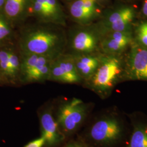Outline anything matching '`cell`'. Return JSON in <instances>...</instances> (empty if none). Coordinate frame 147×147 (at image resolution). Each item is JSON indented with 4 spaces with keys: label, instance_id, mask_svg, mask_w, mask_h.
I'll return each mask as SVG.
<instances>
[{
    "label": "cell",
    "instance_id": "1",
    "mask_svg": "<svg viewBox=\"0 0 147 147\" xmlns=\"http://www.w3.org/2000/svg\"><path fill=\"white\" fill-rule=\"evenodd\" d=\"M62 27L42 22L25 28L19 42L20 53L55 59L64 53L67 45V36Z\"/></svg>",
    "mask_w": 147,
    "mask_h": 147
},
{
    "label": "cell",
    "instance_id": "2",
    "mask_svg": "<svg viewBox=\"0 0 147 147\" xmlns=\"http://www.w3.org/2000/svg\"><path fill=\"white\" fill-rule=\"evenodd\" d=\"M100 34L96 29L79 28L70 32L67 37V45L71 55H89L94 53L100 44Z\"/></svg>",
    "mask_w": 147,
    "mask_h": 147
},
{
    "label": "cell",
    "instance_id": "3",
    "mask_svg": "<svg viewBox=\"0 0 147 147\" xmlns=\"http://www.w3.org/2000/svg\"><path fill=\"white\" fill-rule=\"evenodd\" d=\"M134 18V9L122 7L107 16L96 29L102 36L111 32L130 31Z\"/></svg>",
    "mask_w": 147,
    "mask_h": 147
},
{
    "label": "cell",
    "instance_id": "4",
    "mask_svg": "<svg viewBox=\"0 0 147 147\" xmlns=\"http://www.w3.org/2000/svg\"><path fill=\"white\" fill-rule=\"evenodd\" d=\"M121 63L115 57L100 58L98 67L93 76V86L102 90L111 88L121 73Z\"/></svg>",
    "mask_w": 147,
    "mask_h": 147
},
{
    "label": "cell",
    "instance_id": "5",
    "mask_svg": "<svg viewBox=\"0 0 147 147\" xmlns=\"http://www.w3.org/2000/svg\"><path fill=\"white\" fill-rule=\"evenodd\" d=\"M85 112V107L82 101L74 98L61 107L57 123L64 131H73L84 120Z\"/></svg>",
    "mask_w": 147,
    "mask_h": 147
},
{
    "label": "cell",
    "instance_id": "6",
    "mask_svg": "<svg viewBox=\"0 0 147 147\" xmlns=\"http://www.w3.org/2000/svg\"><path fill=\"white\" fill-rule=\"evenodd\" d=\"M119 123L115 119H103L96 122L90 130V135L95 142L110 143L117 141L121 134Z\"/></svg>",
    "mask_w": 147,
    "mask_h": 147
},
{
    "label": "cell",
    "instance_id": "7",
    "mask_svg": "<svg viewBox=\"0 0 147 147\" xmlns=\"http://www.w3.org/2000/svg\"><path fill=\"white\" fill-rule=\"evenodd\" d=\"M127 68L132 78L147 81V47L138 44L132 46Z\"/></svg>",
    "mask_w": 147,
    "mask_h": 147
},
{
    "label": "cell",
    "instance_id": "8",
    "mask_svg": "<svg viewBox=\"0 0 147 147\" xmlns=\"http://www.w3.org/2000/svg\"><path fill=\"white\" fill-rule=\"evenodd\" d=\"M131 42V31L111 32L102 36L100 45L105 53L114 54L123 51Z\"/></svg>",
    "mask_w": 147,
    "mask_h": 147
},
{
    "label": "cell",
    "instance_id": "9",
    "mask_svg": "<svg viewBox=\"0 0 147 147\" xmlns=\"http://www.w3.org/2000/svg\"><path fill=\"white\" fill-rule=\"evenodd\" d=\"M70 13L74 20L81 25H87L96 15L94 1L78 0L70 7Z\"/></svg>",
    "mask_w": 147,
    "mask_h": 147
},
{
    "label": "cell",
    "instance_id": "10",
    "mask_svg": "<svg viewBox=\"0 0 147 147\" xmlns=\"http://www.w3.org/2000/svg\"><path fill=\"white\" fill-rule=\"evenodd\" d=\"M42 137L45 143L49 145H53L58 143L61 139V134L59 131L58 123L55 121L50 112L43 113L40 119Z\"/></svg>",
    "mask_w": 147,
    "mask_h": 147
},
{
    "label": "cell",
    "instance_id": "11",
    "mask_svg": "<svg viewBox=\"0 0 147 147\" xmlns=\"http://www.w3.org/2000/svg\"><path fill=\"white\" fill-rule=\"evenodd\" d=\"M58 65L62 69L71 81V84L79 82L81 80L73 57L70 54L63 53L55 59Z\"/></svg>",
    "mask_w": 147,
    "mask_h": 147
},
{
    "label": "cell",
    "instance_id": "12",
    "mask_svg": "<svg viewBox=\"0 0 147 147\" xmlns=\"http://www.w3.org/2000/svg\"><path fill=\"white\" fill-rule=\"evenodd\" d=\"M26 0H5V11L7 17L10 19H19L23 13Z\"/></svg>",
    "mask_w": 147,
    "mask_h": 147
},
{
    "label": "cell",
    "instance_id": "13",
    "mask_svg": "<svg viewBox=\"0 0 147 147\" xmlns=\"http://www.w3.org/2000/svg\"><path fill=\"white\" fill-rule=\"evenodd\" d=\"M53 61L47 63V64L45 65L40 68L38 69L31 73L27 74L26 75L22 78L24 80L28 82H33L48 80L50 71L51 64Z\"/></svg>",
    "mask_w": 147,
    "mask_h": 147
},
{
    "label": "cell",
    "instance_id": "14",
    "mask_svg": "<svg viewBox=\"0 0 147 147\" xmlns=\"http://www.w3.org/2000/svg\"><path fill=\"white\" fill-rule=\"evenodd\" d=\"M20 74L24 77L34 67L39 55L31 53H20Z\"/></svg>",
    "mask_w": 147,
    "mask_h": 147
},
{
    "label": "cell",
    "instance_id": "15",
    "mask_svg": "<svg viewBox=\"0 0 147 147\" xmlns=\"http://www.w3.org/2000/svg\"><path fill=\"white\" fill-rule=\"evenodd\" d=\"M129 147H147V130L137 127L132 133Z\"/></svg>",
    "mask_w": 147,
    "mask_h": 147
},
{
    "label": "cell",
    "instance_id": "16",
    "mask_svg": "<svg viewBox=\"0 0 147 147\" xmlns=\"http://www.w3.org/2000/svg\"><path fill=\"white\" fill-rule=\"evenodd\" d=\"M48 80L57 81L64 83L71 84V81L68 76L64 73L62 69L58 65L54 59L51 64L50 71Z\"/></svg>",
    "mask_w": 147,
    "mask_h": 147
},
{
    "label": "cell",
    "instance_id": "17",
    "mask_svg": "<svg viewBox=\"0 0 147 147\" xmlns=\"http://www.w3.org/2000/svg\"><path fill=\"white\" fill-rule=\"evenodd\" d=\"M0 68L2 75L10 79L14 78L9 64L8 50H0Z\"/></svg>",
    "mask_w": 147,
    "mask_h": 147
},
{
    "label": "cell",
    "instance_id": "18",
    "mask_svg": "<svg viewBox=\"0 0 147 147\" xmlns=\"http://www.w3.org/2000/svg\"><path fill=\"white\" fill-rule=\"evenodd\" d=\"M8 60L11 71L14 78L20 74V59L14 51L8 50Z\"/></svg>",
    "mask_w": 147,
    "mask_h": 147
},
{
    "label": "cell",
    "instance_id": "19",
    "mask_svg": "<svg viewBox=\"0 0 147 147\" xmlns=\"http://www.w3.org/2000/svg\"><path fill=\"white\" fill-rule=\"evenodd\" d=\"M136 36L138 44L147 47V22H143L137 27Z\"/></svg>",
    "mask_w": 147,
    "mask_h": 147
},
{
    "label": "cell",
    "instance_id": "20",
    "mask_svg": "<svg viewBox=\"0 0 147 147\" xmlns=\"http://www.w3.org/2000/svg\"><path fill=\"white\" fill-rule=\"evenodd\" d=\"M11 33V27L9 22L5 18H2L0 22V42L8 37Z\"/></svg>",
    "mask_w": 147,
    "mask_h": 147
},
{
    "label": "cell",
    "instance_id": "21",
    "mask_svg": "<svg viewBox=\"0 0 147 147\" xmlns=\"http://www.w3.org/2000/svg\"><path fill=\"white\" fill-rule=\"evenodd\" d=\"M45 143V141L42 136L30 142L25 147H42Z\"/></svg>",
    "mask_w": 147,
    "mask_h": 147
},
{
    "label": "cell",
    "instance_id": "22",
    "mask_svg": "<svg viewBox=\"0 0 147 147\" xmlns=\"http://www.w3.org/2000/svg\"><path fill=\"white\" fill-rule=\"evenodd\" d=\"M142 11L143 14L147 17V0H146L144 1L143 8H142Z\"/></svg>",
    "mask_w": 147,
    "mask_h": 147
},
{
    "label": "cell",
    "instance_id": "23",
    "mask_svg": "<svg viewBox=\"0 0 147 147\" xmlns=\"http://www.w3.org/2000/svg\"><path fill=\"white\" fill-rule=\"evenodd\" d=\"M5 0H0V9L5 5Z\"/></svg>",
    "mask_w": 147,
    "mask_h": 147
},
{
    "label": "cell",
    "instance_id": "24",
    "mask_svg": "<svg viewBox=\"0 0 147 147\" xmlns=\"http://www.w3.org/2000/svg\"><path fill=\"white\" fill-rule=\"evenodd\" d=\"M1 76H2V74H1V68H0V81L1 80Z\"/></svg>",
    "mask_w": 147,
    "mask_h": 147
},
{
    "label": "cell",
    "instance_id": "25",
    "mask_svg": "<svg viewBox=\"0 0 147 147\" xmlns=\"http://www.w3.org/2000/svg\"></svg>",
    "mask_w": 147,
    "mask_h": 147
}]
</instances>
